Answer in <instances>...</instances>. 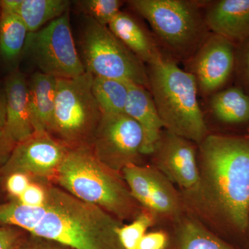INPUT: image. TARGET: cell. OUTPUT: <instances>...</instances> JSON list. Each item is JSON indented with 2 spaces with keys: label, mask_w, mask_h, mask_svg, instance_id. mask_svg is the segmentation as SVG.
Segmentation results:
<instances>
[{
  "label": "cell",
  "mask_w": 249,
  "mask_h": 249,
  "mask_svg": "<svg viewBox=\"0 0 249 249\" xmlns=\"http://www.w3.org/2000/svg\"><path fill=\"white\" fill-rule=\"evenodd\" d=\"M53 243V241L47 240V242H36L24 247H19L18 249H72L55 242L54 244Z\"/></svg>",
  "instance_id": "32"
},
{
  "label": "cell",
  "mask_w": 249,
  "mask_h": 249,
  "mask_svg": "<svg viewBox=\"0 0 249 249\" xmlns=\"http://www.w3.org/2000/svg\"><path fill=\"white\" fill-rule=\"evenodd\" d=\"M68 0H1L2 9L21 18L29 33H34L70 10Z\"/></svg>",
  "instance_id": "19"
},
{
  "label": "cell",
  "mask_w": 249,
  "mask_h": 249,
  "mask_svg": "<svg viewBox=\"0 0 249 249\" xmlns=\"http://www.w3.org/2000/svg\"><path fill=\"white\" fill-rule=\"evenodd\" d=\"M29 31L21 18L1 8L0 58L8 65H15L23 53Z\"/></svg>",
  "instance_id": "21"
},
{
  "label": "cell",
  "mask_w": 249,
  "mask_h": 249,
  "mask_svg": "<svg viewBox=\"0 0 249 249\" xmlns=\"http://www.w3.org/2000/svg\"><path fill=\"white\" fill-rule=\"evenodd\" d=\"M29 175L21 173L11 174L7 181L6 188L11 196L18 198L27 189L30 184Z\"/></svg>",
  "instance_id": "29"
},
{
  "label": "cell",
  "mask_w": 249,
  "mask_h": 249,
  "mask_svg": "<svg viewBox=\"0 0 249 249\" xmlns=\"http://www.w3.org/2000/svg\"><path fill=\"white\" fill-rule=\"evenodd\" d=\"M46 206L31 207L13 201L0 205V224L16 226L31 232L45 215Z\"/></svg>",
  "instance_id": "24"
},
{
  "label": "cell",
  "mask_w": 249,
  "mask_h": 249,
  "mask_svg": "<svg viewBox=\"0 0 249 249\" xmlns=\"http://www.w3.org/2000/svg\"><path fill=\"white\" fill-rule=\"evenodd\" d=\"M244 43L239 60V71L241 80L249 92V39Z\"/></svg>",
  "instance_id": "31"
},
{
  "label": "cell",
  "mask_w": 249,
  "mask_h": 249,
  "mask_svg": "<svg viewBox=\"0 0 249 249\" xmlns=\"http://www.w3.org/2000/svg\"><path fill=\"white\" fill-rule=\"evenodd\" d=\"M128 91L127 82L93 77L92 93L102 114H124Z\"/></svg>",
  "instance_id": "23"
},
{
  "label": "cell",
  "mask_w": 249,
  "mask_h": 249,
  "mask_svg": "<svg viewBox=\"0 0 249 249\" xmlns=\"http://www.w3.org/2000/svg\"><path fill=\"white\" fill-rule=\"evenodd\" d=\"M144 140L142 127L130 116L102 114L91 148L103 163L120 172L128 165H139Z\"/></svg>",
  "instance_id": "9"
},
{
  "label": "cell",
  "mask_w": 249,
  "mask_h": 249,
  "mask_svg": "<svg viewBox=\"0 0 249 249\" xmlns=\"http://www.w3.org/2000/svg\"><path fill=\"white\" fill-rule=\"evenodd\" d=\"M21 204L31 207L45 206L47 201V191L38 184L31 183L26 191L18 198Z\"/></svg>",
  "instance_id": "27"
},
{
  "label": "cell",
  "mask_w": 249,
  "mask_h": 249,
  "mask_svg": "<svg viewBox=\"0 0 249 249\" xmlns=\"http://www.w3.org/2000/svg\"><path fill=\"white\" fill-rule=\"evenodd\" d=\"M89 72L73 78H57L53 131L70 148L91 147L102 117L92 93Z\"/></svg>",
  "instance_id": "6"
},
{
  "label": "cell",
  "mask_w": 249,
  "mask_h": 249,
  "mask_svg": "<svg viewBox=\"0 0 249 249\" xmlns=\"http://www.w3.org/2000/svg\"><path fill=\"white\" fill-rule=\"evenodd\" d=\"M108 28L143 63L155 65L165 58L154 36L128 13L121 11Z\"/></svg>",
  "instance_id": "16"
},
{
  "label": "cell",
  "mask_w": 249,
  "mask_h": 249,
  "mask_svg": "<svg viewBox=\"0 0 249 249\" xmlns=\"http://www.w3.org/2000/svg\"><path fill=\"white\" fill-rule=\"evenodd\" d=\"M70 149L50 134L35 133L14 147L4 169L11 174L49 178L56 175Z\"/></svg>",
  "instance_id": "13"
},
{
  "label": "cell",
  "mask_w": 249,
  "mask_h": 249,
  "mask_svg": "<svg viewBox=\"0 0 249 249\" xmlns=\"http://www.w3.org/2000/svg\"><path fill=\"white\" fill-rule=\"evenodd\" d=\"M20 247L19 235L13 229L0 227V249H18Z\"/></svg>",
  "instance_id": "30"
},
{
  "label": "cell",
  "mask_w": 249,
  "mask_h": 249,
  "mask_svg": "<svg viewBox=\"0 0 249 249\" xmlns=\"http://www.w3.org/2000/svg\"><path fill=\"white\" fill-rule=\"evenodd\" d=\"M195 145L164 129L151 155L152 165L181 191L193 188L199 179L198 150Z\"/></svg>",
  "instance_id": "12"
},
{
  "label": "cell",
  "mask_w": 249,
  "mask_h": 249,
  "mask_svg": "<svg viewBox=\"0 0 249 249\" xmlns=\"http://www.w3.org/2000/svg\"><path fill=\"white\" fill-rule=\"evenodd\" d=\"M6 120V101L5 96H0V132L4 129Z\"/></svg>",
  "instance_id": "33"
},
{
  "label": "cell",
  "mask_w": 249,
  "mask_h": 249,
  "mask_svg": "<svg viewBox=\"0 0 249 249\" xmlns=\"http://www.w3.org/2000/svg\"><path fill=\"white\" fill-rule=\"evenodd\" d=\"M124 1L120 0H80L76 1L78 9L98 24L108 27L121 11Z\"/></svg>",
  "instance_id": "26"
},
{
  "label": "cell",
  "mask_w": 249,
  "mask_h": 249,
  "mask_svg": "<svg viewBox=\"0 0 249 249\" xmlns=\"http://www.w3.org/2000/svg\"><path fill=\"white\" fill-rule=\"evenodd\" d=\"M129 6L145 19L174 56L189 61L209 36L204 14L196 1L131 0Z\"/></svg>",
  "instance_id": "5"
},
{
  "label": "cell",
  "mask_w": 249,
  "mask_h": 249,
  "mask_svg": "<svg viewBox=\"0 0 249 249\" xmlns=\"http://www.w3.org/2000/svg\"><path fill=\"white\" fill-rule=\"evenodd\" d=\"M210 108L214 117L227 124L249 121V94L240 88H230L213 93Z\"/></svg>",
  "instance_id": "20"
},
{
  "label": "cell",
  "mask_w": 249,
  "mask_h": 249,
  "mask_svg": "<svg viewBox=\"0 0 249 249\" xmlns=\"http://www.w3.org/2000/svg\"><path fill=\"white\" fill-rule=\"evenodd\" d=\"M0 18H1V6H0Z\"/></svg>",
  "instance_id": "34"
},
{
  "label": "cell",
  "mask_w": 249,
  "mask_h": 249,
  "mask_svg": "<svg viewBox=\"0 0 249 249\" xmlns=\"http://www.w3.org/2000/svg\"><path fill=\"white\" fill-rule=\"evenodd\" d=\"M131 195L156 217L178 222L186 213L181 193L153 165H130L121 171Z\"/></svg>",
  "instance_id": "10"
},
{
  "label": "cell",
  "mask_w": 249,
  "mask_h": 249,
  "mask_svg": "<svg viewBox=\"0 0 249 249\" xmlns=\"http://www.w3.org/2000/svg\"><path fill=\"white\" fill-rule=\"evenodd\" d=\"M168 242V237L163 231L145 233L139 242L137 249H165Z\"/></svg>",
  "instance_id": "28"
},
{
  "label": "cell",
  "mask_w": 249,
  "mask_h": 249,
  "mask_svg": "<svg viewBox=\"0 0 249 249\" xmlns=\"http://www.w3.org/2000/svg\"><path fill=\"white\" fill-rule=\"evenodd\" d=\"M57 78L40 71L34 73L28 82L31 122L35 133L53 131Z\"/></svg>",
  "instance_id": "18"
},
{
  "label": "cell",
  "mask_w": 249,
  "mask_h": 249,
  "mask_svg": "<svg viewBox=\"0 0 249 249\" xmlns=\"http://www.w3.org/2000/svg\"><path fill=\"white\" fill-rule=\"evenodd\" d=\"M178 224L180 249H235L191 214H184Z\"/></svg>",
  "instance_id": "22"
},
{
  "label": "cell",
  "mask_w": 249,
  "mask_h": 249,
  "mask_svg": "<svg viewBox=\"0 0 249 249\" xmlns=\"http://www.w3.org/2000/svg\"><path fill=\"white\" fill-rule=\"evenodd\" d=\"M46 211L31 231L35 237L72 249H124L117 231L122 222L95 205L65 190H47Z\"/></svg>",
  "instance_id": "2"
},
{
  "label": "cell",
  "mask_w": 249,
  "mask_h": 249,
  "mask_svg": "<svg viewBox=\"0 0 249 249\" xmlns=\"http://www.w3.org/2000/svg\"><path fill=\"white\" fill-rule=\"evenodd\" d=\"M156 216L148 210L142 212L129 224L122 225L117 231L119 242L124 249H137L142 237L155 224Z\"/></svg>",
  "instance_id": "25"
},
{
  "label": "cell",
  "mask_w": 249,
  "mask_h": 249,
  "mask_svg": "<svg viewBox=\"0 0 249 249\" xmlns=\"http://www.w3.org/2000/svg\"><path fill=\"white\" fill-rule=\"evenodd\" d=\"M5 97L6 124L0 134L14 148L35 134L29 110L28 81L19 70L11 72L5 80Z\"/></svg>",
  "instance_id": "14"
},
{
  "label": "cell",
  "mask_w": 249,
  "mask_h": 249,
  "mask_svg": "<svg viewBox=\"0 0 249 249\" xmlns=\"http://www.w3.org/2000/svg\"><path fill=\"white\" fill-rule=\"evenodd\" d=\"M70 11L34 33H29L23 53L40 72L55 78H73L85 72L70 24Z\"/></svg>",
  "instance_id": "8"
},
{
  "label": "cell",
  "mask_w": 249,
  "mask_h": 249,
  "mask_svg": "<svg viewBox=\"0 0 249 249\" xmlns=\"http://www.w3.org/2000/svg\"><path fill=\"white\" fill-rule=\"evenodd\" d=\"M149 91L165 130L199 145L209 135L197 100L196 76L170 59L147 70Z\"/></svg>",
  "instance_id": "4"
},
{
  "label": "cell",
  "mask_w": 249,
  "mask_h": 249,
  "mask_svg": "<svg viewBox=\"0 0 249 249\" xmlns=\"http://www.w3.org/2000/svg\"><path fill=\"white\" fill-rule=\"evenodd\" d=\"M205 20L213 34L235 43L249 39V0H219L209 3Z\"/></svg>",
  "instance_id": "15"
},
{
  "label": "cell",
  "mask_w": 249,
  "mask_h": 249,
  "mask_svg": "<svg viewBox=\"0 0 249 249\" xmlns=\"http://www.w3.org/2000/svg\"><path fill=\"white\" fill-rule=\"evenodd\" d=\"M198 147L199 179L180 192L186 213L219 230L247 235L249 136L209 134Z\"/></svg>",
  "instance_id": "1"
},
{
  "label": "cell",
  "mask_w": 249,
  "mask_h": 249,
  "mask_svg": "<svg viewBox=\"0 0 249 249\" xmlns=\"http://www.w3.org/2000/svg\"><path fill=\"white\" fill-rule=\"evenodd\" d=\"M55 177L67 193L101 208L121 222L134 219L142 212L123 175L103 163L91 147L70 148Z\"/></svg>",
  "instance_id": "3"
},
{
  "label": "cell",
  "mask_w": 249,
  "mask_h": 249,
  "mask_svg": "<svg viewBox=\"0 0 249 249\" xmlns=\"http://www.w3.org/2000/svg\"><path fill=\"white\" fill-rule=\"evenodd\" d=\"M80 48L85 71L93 76L123 80L149 89L145 64L108 27L88 17L80 36Z\"/></svg>",
  "instance_id": "7"
},
{
  "label": "cell",
  "mask_w": 249,
  "mask_h": 249,
  "mask_svg": "<svg viewBox=\"0 0 249 249\" xmlns=\"http://www.w3.org/2000/svg\"><path fill=\"white\" fill-rule=\"evenodd\" d=\"M247 234H249V223L248 232H247Z\"/></svg>",
  "instance_id": "35"
},
{
  "label": "cell",
  "mask_w": 249,
  "mask_h": 249,
  "mask_svg": "<svg viewBox=\"0 0 249 249\" xmlns=\"http://www.w3.org/2000/svg\"><path fill=\"white\" fill-rule=\"evenodd\" d=\"M124 114L137 121L143 131L142 155H152L165 128L149 89L129 83Z\"/></svg>",
  "instance_id": "17"
},
{
  "label": "cell",
  "mask_w": 249,
  "mask_h": 249,
  "mask_svg": "<svg viewBox=\"0 0 249 249\" xmlns=\"http://www.w3.org/2000/svg\"><path fill=\"white\" fill-rule=\"evenodd\" d=\"M237 60L233 42L210 33L204 43L189 60L198 88L205 94L217 92L227 83Z\"/></svg>",
  "instance_id": "11"
}]
</instances>
